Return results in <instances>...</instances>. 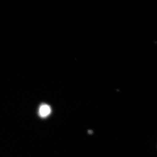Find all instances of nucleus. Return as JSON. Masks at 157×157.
<instances>
[{"label": "nucleus", "mask_w": 157, "mask_h": 157, "mask_svg": "<svg viewBox=\"0 0 157 157\" xmlns=\"http://www.w3.org/2000/svg\"><path fill=\"white\" fill-rule=\"evenodd\" d=\"M51 113V108L48 105L43 104L41 105L38 110V114L42 118H45L48 117Z\"/></svg>", "instance_id": "obj_1"}]
</instances>
